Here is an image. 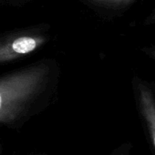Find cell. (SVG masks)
<instances>
[{"mask_svg":"<svg viewBox=\"0 0 155 155\" xmlns=\"http://www.w3.org/2000/svg\"><path fill=\"white\" fill-rule=\"evenodd\" d=\"M139 102L141 115L149 130L155 149V99L151 91L144 84L139 87Z\"/></svg>","mask_w":155,"mask_h":155,"instance_id":"cell-1","label":"cell"},{"mask_svg":"<svg viewBox=\"0 0 155 155\" xmlns=\"http://www.w3.org/2000/svg\"><path fill=\"white\" fill-rule=\"evenodd\" d=\"M37 46L38 43L36 39L28 37H24L16 39L12 44V48L16 53L26 54L33 51L37 48Z\"/></svg>","mask_w":155,"mask_h":155,"instance_id":"cell-2","label":"cell"},{"mask_svg":"<svg viewBox=\"0 0 155 155\" xmlns=\"http://www.w3.org/2000/svg\"><path fill=\"white\" fill-rule=\"evenodd\" d=\"M108 1H127V0H108Z\"/></svg>","mask_w":155,"mask_h":155,"instance_id":"cell-3","label":"cell"},{"mask_svg":"<svg viewBox=\"0 0 155 155\" xmlns=\"http://www.w3.org/2000/svg\"><path fill=\"white\" fill-rule=\"evenodd\" d=\"M1 104H2V98L1 95H0V108H1Z\"/></svg>","mask_w":155,"mask_h":155,"instance_id":"cell-4","label":"cell"},{"mask_svg":"<svg viewBox=\"0 0 155 155\" xmlns=\"http://www.w3.org/2000/svg\"><path fill=\"white\" fill-rule=\"evenodd\" d=\"M154 18H155V16H154Z\"/></svg>","mask_w":155,"mask_h":155,"instance_id":"cell-5","label":"cell"}]
</instances>
